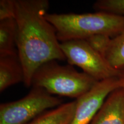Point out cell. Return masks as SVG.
<instances>
[{
	"mask_svg": "<svg viewBox=\"0 0 124 124\" xmlns=\"http://www.w3.org/2000/svg\"><path fill=\"white\" fill-rule=\"evenodd\" d=\"M111 38L103 35H95L85 40L95 50L103 56L105 48Z\"/></svg>",
	"mask_w": 124,
	"mask_h": 124,
	"instance_id": "cell-13",
	"label": "cell"
},
{
	"mask_svg": "<svg viewBox=\"0 0 124 124\" xmlns=\"http://www.w3.org/2000/svg\"><path fill=\"white\" fill-rule=\"evenodd\" d=\"M63 100L40 87H33L24 97L0 105V124H26Z\"/></svg>",
	"mask_w": 124,
	"mask_h": 124,
	"instance_id": "cell-4",
	"label": "cell"
},
{
	"mask_svg": "<svg viewBox=\"0 0 124 124\" xmlns=\"http://www.w3.org/2000/svg\"><path fill=\"white\" fill-rule=\"evenodd\" d=\"M120 87L124 90V67L118 70V74L117 76Z\"/></svg>",
	"mask_w": 124,
	"mask_h": 124,
	"instance_id": "cell-15",
	"label": "cell"
},
{
	"mask_svg": "<svg viewBox=\"0 0 124 124\" xmlns=\"http://www.w3.org/2000/svg\"><path fill=\"white\" fill-rule=\"evenodd\" d=\"M60 48L70 64L80 68L83 72L97 81L118 76V70L113 68L85 40L62 42Z\"/></svg>",
	"mask_w": 124,
	"mask_h": 124,
	"instance_id": "cell-5",
	"label": "cell"
},
{
	"mask_svg": "<svg viewBox=\"0 0 124 124\" xmlns=\"http://www.w3.org/2000/svg\"><path fill=\"white\" fill-rule=\"evenodd\" d=\"M51 60L41 65L34 73L32 86L46 90L52 95L78 98L90 90L98 81L71 65Z\"/></svg>",
	"mask_w": 124,
	"mask_h": 124,
	"instance_id": "cell-3",
	"label": "cell"
},
{
	"mask_svg": "<svg viewBox=\"0 0 124 124\" xmlns=\"http://www.w3.org/2000/svg\"><path fill=\"white\" fill-rule=\"evenodd\" d=\"M46 20L56 29L59 42L86 40L95 35L112 38L124 29V16L97 11L83 14H49Z\"/></svg>",
	"mask_w": 124,
	"mask_h": 124,
	"instance_id": "cell-2",
	"label": "cell"
},
{
	"mask_svg": "<svg viewBox=\"0 0 124 124\" xmlns=\"http://www.w3.org/2000/svg\"><path fill=\"white\" fill-rule=\"evenodd\" d=\"M103 56L113 68L119 70L124 67V29L108 40Z\"/></svg>",
	"mask_w": 124,
	"mask_h": 124,
	"instance_id": "cell-11",
	"label": "cell"
},
{
	"mask_svg": "<svg viewBox=\"0 0 124 124\" xmlns=\"http://www.w3.org/2000/svg\"><path fill=\"white\" fill-rule=\"evenodd\" d=\"M18 54L17 26L15 18L0 21V56Z\"/></svg>",
	"mask_w": 124,
	"mask_h": 124,
	"instance_id": "cell-10",
	"label": "cell"
},
{
	"mask_svg": "<svg viewBox=\"0 0 124 124\" xmlns=\"http://www.w3.org/2000/svg\"><path fill=\"white\" fill-rule=\"evenodd\" d=\"M17 49L24 71L25 86H32L39 67L51 60H65L56 29L46 17L48 0H15Z\"/></svg>",
	"mask_w": 124,
	"mask_h": 124,
	"instance_id": "cell-1",
	"label": "cell"
},
{
	"mask_svg": "<svg viewBox=\"0 0 124 124\" xmlns=\"http://www.w3.org/2000/svg\"><path fill=\"white\" fill-rule=\"evenodd\" d=\"M118 78L98 83L87 93L76 100V108L70 124H90L111 92L120 88Z\"/></svg>",
	"mask_w": 124,
	"mask_h": 124,
	"instance_id": "cell-6",
	"label": "cell"
},
{
	"mask_svg": "<svg viewBox=\"0 0 124 124\" xmlns=\"http://www.w3.org/2000/svg\"><path fill=\"white\" fill-rule=\"evenodd\" d=\"M90 124H124V90L118 88L107 97Z\"/></svg>",
	"mask_w": 124,
	"mask_h": 124,
	"instance_id": "cell-7",
	"label": "cell"
},
{
	"mask_svg": "<svg viewBox=\"0 0 124 124\" xmlns=\"http://www.w3.org/2000/svg\"><path fill=\"white\" fill-rule=\"evenodd\" d=\"M93 8L97 11L124 16V0H98Z\"/></svg>",
	"mask_w": 124,
	"mask_h": 124,
	"instance_id": "cell-12",
	"label": "cell"
},
{
	"mask_svg": "<svg viewBox=\"0 0 124 124\" xmlns=\"http://www.w3.org/2000/svg\"><path fill=\"white\" fill-rule=\"evenodd\" d=\"M15 0L0 1V21L15 18Z\"/></svg>",
	"mask_w": 124,
	"mask_h": 124,
	"instance_id": "cell-14",
	"label": "cell"
},
{
	"mask_svg": "<svg viewBox=\"0 0 124 124\" xmlns=\"http://www.w3.org/2000/svg\"><path fill=\"white\" fill-rule=\"evenodd\" d=\"M24 81V69L18 54L0 56V92Z\"/></svg>",
	"mask_w": 124,
	"mask_h": 124,
	"instance_id": "cell-8",
	"label": "cell"
},
{
	"mask_svg": "<svg viewBox=\"0 0 124 124\" xmlns=\"http://www.w3.org/2000/svg\"><path fill=\"white\" fill-rule=\"evenodd\" d=\"M75 108V101L63 103L42 113L26 124H70Z\"/></svg>",
	"mask_w": 124,
	"mask_h": 124,
	"instance_id": "cell-9",
	"label": "cell"
}]
</instances>
